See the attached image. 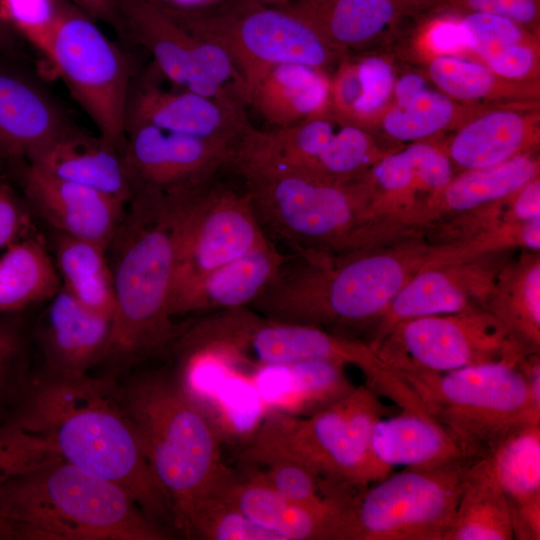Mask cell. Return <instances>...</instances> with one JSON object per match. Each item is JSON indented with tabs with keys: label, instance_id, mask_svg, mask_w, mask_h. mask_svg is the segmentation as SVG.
<instances>
[{
	"label": "cell",
	"instance_id": "obj_1",
	"mask_svg": "<svg viewBox=\"0 0 540 540\" xmlns=\"http://www.w3.org/2000/svg\"><path fill=\"white\" fill-rule=\"evenodd\" d=\"M7 423L45 441L62 460L121 487L152 522L174 527L113 378L42 371L29 377Z\"/></svg>",
	"mask_w": 540,
	"mask_h": 540
},
{
	"label": "cell",
	"instance_id": "obj_2",
	"mask_svg": "<svg viewBox=\"0 0 540 540\" xmlns=\"http://www.w3.org/2000/svg\"><path fill=\"white\" fill-rule=\"evenodd\" d=\"M190 197L133 192L108 244L115 311L101 362L114 369L166 354L175 339L170 302L178 227Z\"/></svg>",
	"mask_w": 540,
	"mask_h": 540
},
{
	"label": "cell",
	"instance_id": "obj_3",
	"mask_svg": "<svg viewBox=\"0 0 540 540\" xmlns=\"http://www.w3.org/2000/svg\"><path fill=\"white\" fill-rule=\"evenodd\" d=\"M432 253L430 243L413 235L385 248L289 254L249 308L270 320L325 330L371 327Z\"/></svg>",
	"mask_w": 540,
	"mask_h": 540
},
{
	"label": "cell",
	"instance_id": "obj_4",
	"mask_svg": "<svg viewBox=\"0 0 540 540\" xmlns=\"http://www.w3.org/2000/svg\"><path fill=\"white\" fill-rule=\"evenodd\" d=\"M118 485L60 457L0 483V540H164Z\"/></svg>",
	"mask_w": 540,
	"mask_h": 540
},
{
	"label": "cell",
	"instance_id": "obj_5",
	"mask_svg": "<svg viewBox=\"0 0 540 540\" xmlns=\"http://www.w3.org/2000/svg\"><path fill=\"white\" fill-rule=\"evenodd\" d=\"M128 415L152 473L185 533L197 507L229 468L222 439L208 416L165 371L141 373L121 385Z\"/></svg>",
	"mask_w": 540,
	"mask_h": 540
},
{
	"label": "cell",
	"instance_id": "obj_6",
	"mask_svg": "<svg viewBox=\"0 0 540 540\" xmlns=\"http://www.w3.org/2000/svg\"><path fill=\"white\" fill-rule=\"evenodd\" d=\"M266 237L291 254H339L359 249L364 199L356 184L335 183L255 160H234Z\"/></svg>",
	"mask_w": 540,
	"mask_h": 540
},
{
	"label": "cell",
	"instance_id": "obj_7",
	"mask_svg": "<svg viewBox=\"0 0 540 540\" xmlns=\"http://www.w3.org/2000/svg\"><path fill=\"white\" fill-rule=\"evenodd\" d=\"M386 410L380 395L364 384L310 416L267 411L240 458L256 466L293 462L331 492L354 494L367 487L371 436Z\"/></svg>",
	"mask_w": 540,
	"mask_h": 540
},
{
	"label": "cell",
	"instance_id": "obj_8",
	"mask_svg": "<svg viewBox=\"0 0 540 540\" xmlns=\"http://www.w3.org/2000/svg\"><path fill=\"white\" fill-rule=\"evenodd\" d=\"M158 3L191 33L227 53L242 79L245 104L254 86L275 66L303 64L328 72L347 56L279 6L254 0H229L201 9Z\"/></svg>",
	"mask_w": 540,
	"mask_h": 540
},
{
	"label": "cell",
	"instance_id": "obj_9",
	"mask_svg": "<svg viewBox=\"0 0 540 540\" xmlns=\"http://www.w3.org/2000/svg\"><path fill=\"white\" fill-rule=\"evenodd\" d=\"M522 359V358H521ZM424 375H400L425 412L466 451L486 457L511 431L540 423L520 360Z\"/></svg>",
	"mask_w": 540,
	"mask_h": 540
},
{
	"label": "cell",
	"instance_id": "obj_10",
	"mask_svg": "<svg viewBox=\"0 0 540 540\" xmlns=\"http://www.w3.org/2000/svg\"><path fill=\"white\" fill-rule=\"evenodd\" d=\"M407 467L354 494L339 540H444L476 460Z\"/></svg>",
	"mask_w": 540,
	"mask_h": 540
},
{
	"label": "cell",
	"instance_id": "obj_11",
	"mask_svg": "<svg viewBox=\"0 0 540 540\" xmlns=\"http://www.w3.org/2000/svg\"><path fill=\"white\" fill-rule=\"evenodd\" d=\"M47 60L108 143L122 148L126 102L135 75L131 59L96 21L61 0Z\"/></svg>",
	"mask_w": 540,
	"mask_h": 540
},
{
	"label": "cell",
	"instance_id": "obj_12",
	"mask_svg": "<svg viewBox=\"0 0 540 540\" xmlns=\"http://www.w3.org/2000/svg\"><path fill=\"white\" fill-rule=\"evenodd\" d=\"M370 346L399 375L444 373L528 354L486 309L404 320Z\"/></svg>",
	"mask_w": 540,
	"mask_h": 540
},
{
	"label": "cell",
	"instance_id": "obj_13",
	"mask_svg": "<svg viewBox=\"0 0 540 540\" xmlns=\"http://www.w3.org/2000/svg\"><path fill=\"white\" fill-rule=\"evenodd\" d=\"M455 175L442 144L409 143L376 161L358 180L364 198L363 248L416 230L428 205Z\"/></svg>",
	"mask_w": 540,
	"mask_h": 540
},
{
	"label": "cell",
	"instance_id": "obj_14",
	"mask_svg": "<svg viewBox=\"0 0 540 540\" xmlns=\"http://www.w3.org/2000/svg\"><path fill=\"white\" fill-rule=\"evenodd\" d=\"M124 35L149 52L174 86L215 99L242 101V79L226 52L191 33L156 0H116Z\"/></svg>",
	"mask_w": 540,
	"mask_h": 540
},
{
	"label": "cell",
	"instance_id": "obj_15",
	"mask_svg": "<svg viewBox=\"0 0 540 540\" xmlns=\"http://www.w3.org/2000/svg\"><path fill=\"white\" fill-rule=\"evenodd\" d=\"M267 239L244 189L234 190L214 180L184 206L172 296Z\"/></svg>",
	"mask_w": 540,
	"mask_h": 540
},
{
	"label": "cell",
	"instance_id": "obj_16",
	"mask_svg": "<svg viewBox=\"0 0 540 540\" xmlns=\"http://www.w3.org/2000/svg\"><path fill=\"white\" fill-rule=\"evenodd\" d=\"M247 348L256 364L321 360L356 366L377 394L402 410L426 414L411 387L367 342L315 326L270 320L257 313L247 333Z\"/></svg>",
	"mask_w": 540,
	"mask_h": 540
},
{
	"label": "cell",
	"instance_id": "obj_17",
	"mask_svg": "<svg viewBox=\"0 0 540 540\" xmlns=\"http://www.w3.org/2000/svg\"><path fill=\"white\" fill-rule=\"evenodd\" d=\"M234 146L149 125L125 131L122 153L132 194L157 192L186 197L202 190L228 167Z\"/></svg>",
	"mask_w": 540,
	"mask_h": 540
},
{
	"label": "cell",
	"instance_id": "obj_18",
	"mask_svg": "<svg viewBox=\"0 0 540 540\" xmlns=\"http://www.w3.org/2000/svg\"><path fill=\"white\" fill-rule=\"evenodd\" d=\"M511 251L429 264L402 287L371 328L369 345L397 323L419 317L486 309Z\"/></svg>",
	"mask_w": 540,
	"mask_h": 540
},
{
	"label": "cell",
	"instance_id": "obj_19",
	"mask_svg": "<svg viewBox=\"0 0 540 540\" xmlns=\"http://www.w3.org/2000/svg\"><path fill=\"white\" fill-rule=\"evenodd\" d=\"M243 104L210 98L180 87L163 88L150 72L135 74L125 111V131L149 125L158 129L213 139L235 146L251 124Z\"/></svg>",
	"mask_w": 540,
	"mask_h": 540
},
{
	"label": "cell",
	"instance_id": "obj_20",
	"mask_svg": "<svg viewBox=\"0 0 540 540\" xmlns=\"http://www.w3.org/2000/svg\"><path fill=\"white\" fill-rule=\"evenodd\" d=\"M73 126L42 83L0 53V159L20 170Z\"/></svg>",
	"mask_w": 540,
	"mask_h": 540
},
{
	"label": "cell",
	"instance_id": "obj_21",
	"mask_svg": "<svg viewBox=\"0 0 540 540\" xmlns=\"http://www.w3.org/2000/svg\"><path fill=\"white\" fill-rule=\"evenodd\" d=\"M19 175L30 204L55 231L107 249L126 204L33 164L22 167Z\"/></svg>",
	"mask_w": 540,
	"mask_h": 540
},
{
	"label": "cell",
	"instance_id": "obj_22",
	"mask_svg": "<svg viewBox=\"0 0 540 540\" xmlns=\"http://www.w3.org/2000/svg\"><path fill=\"white\" fill-rule=\"evenodd\" d=\"M539 101L485 106L453 130L442 144L454 167H487L536 151Z\"/></svg>",
	"mask_w": 540,
	"mask_h": 540
},
{
	"label": "cell",
	"instance_id": "obj_23",
	"mask_svg": "<svg viewBox=\"0 0 540 540\" xmlns=\"http://www.w3.org/2000/svg\"><path fill=\"white\" fill-rule=\"evenodd\" d=\"M37 325L44 372L75 377L100 363L112 320L82 305L65 289L49 300Z\"/></svg>",
	"mask_w": 540,
	"mask_h": 540
},
{
	"label": "cell",
	"instance_id": "obj_24",
	"mask_svg": "<svg viewBox=\"0 0 540 540\" xmlns=\"http://www.w3.org/2000/svg\"><path fill=\"white\" fill-rule=\"evenodd\" d=\"M213 492L280 540H339L347 503L329 509L303 505L254 473L241 478L230 469Z\"/></svg>",
	"mask_w": 540,
	"mask_h": 540
},
{
	"label": "cell",
	"instance_id": "obj_25",
	"mask_svg": "<svg viewBox=\"0 0 540 540\" xmlns=\"http://www.w3.org/2000/svg\"><path fill=\"white\" fill-rule=\"evenodd\" d=\"M288 258L267 239L175 293L171 316L249 307L269 286Z\"/></svg>",
	"mask_w": 540,
	"mask_h": 540
},
{
	"label": "cell",
	"instance_id": "obj_26",
	"mask_svg": "<svg viewBox=\"0 0 540 540\" xmlns=\"http://www.w3.org/2000/svg\"><path fill=\"white\" fill-rule=\"evenodd\" d=\"M468 456L429 415L402 410L397 416L380 418L374 425L366 485L384 479L397 466L430 467Z\"/></svg>",
	"mask_w": 540,
	"mask_h": 540
},
{
	"label": "cell",
	"instance_id": "obj_27",
	"mask_svg": "<svg viewBox=\"0 0 540 540\" xmlns=\"http://www.w3.org/2000/svg\"><path fill=\"white\" fill-rule=\"evenodd\" d=\"M279 7L345 55L384 40L414 11L400 0H287Z\"/></svg>",
	"mask_w": 540,
	"mask_h": 540
},
{
	"label": "cell",
	"instance_id": "obj_28",
	"mask_svg": "<svg viewBox=\"0 0 540 540\" xmlns=\"http://www.w3.org/2000/svg\"><path fill=\"white\" fill-rule=\"evenodd\" d=\"M253 383L267 411L310 416L349 394L345 365L321 360L256 364Z\"/></svg>",
	"mask_w": 540,
	"mask_h": 540
},
{
	"label": "cell",
	"instance_id": "obj_29",
	"mask_svg": "<svg viewBox=\"0 0 540 540\" xmlns=\"http://www.w3.org/2000/svg\"><path fill=\"white\" fill-rule=\"evenodd\" d=\"M28 164L60 179L98 190L126 205L132 197L122 148L111 145L99 134L92 135L76 126L58 137Z\"/></svg>",
	"mask_w": 540,
	"mask_h": 540
},
{
	"label": "cell",
	"instance_id": "obj_30",
	"mask_svg": "<svg viewBox=\"0 0 540 540\" xmlns=\"http://www.w3.org/2000/svg\"><path fill=\"white\" fill-rule=\"evenodd\" d=\"M509 504L515 539H540V423L520 426L486 456Z\"/></svg>",
	"mask_w": 540,
	"mask_h": 540
},
{
	"label": "cell",
	"instance_id": "obj_31",
	"mask_svg": "<svg viewBox=\"0 0 540 540\" xmlns=\"http://www.w3.org/2000/svg\"><path fill=\"white\" fill-rule=\"evenodd\" d=\"M330 89L327 71L303 64H281L254 86L247 104L273 128H281L328 114Z\"/></svg>",
	"mask_w": 540,
	"mask_h": 540
},
{
	"label": "cell",
	"instance_id": "obj_32",
	"mask_svg": "<svg viewBox=\"0 0 540 540\" xmlns=\"http://www.w3.org/2000/svg\"><path fill=\"white\" fill-rule=\"evenodd\" d=\"M540 160L536 151L505 162L462 170L428 205L418 228L432 227L449 218L504 199L539 177Z\"/></svg>",
	"mask_w": 540,
	"mask_h": 540
},
{
	"label": "cell",
	"instance_id": "obj_33",
	"mask_svg": "<svg viewBox=\"0 0 540 540\" xmlns=\"http://www.w3.org/2000/svg\"><path fill=\"white\" fill-rule=\"evenodd\" d=\"M396 79L384 56L345 57L331 76V110L345 122L372 130L393 101Z\"/></svg>",
	"mask_w": 540,
	"mask_h": 540
},
{
	"label": "cell",
	"instance_id": "obj_34",
	"mask_svg": "<svg viewBox=\"0 0 540 540\" xmlns=\"http://www.w3.org/2000/svg\"><path fill=\"white\" fill-rule=\"evenodd\" d=\"M528 354L540 351V255L524 250L503 268L487 304Z\"/></svg>",
	"mask_w": 540,
	"mask_h": 540
},
{
	"label": "cell",
	"instance_id": "obj_35",
	"mask_svg": "<svg viewBox=\"0 0 540 540\" xmlns=\"http://www.w3.org/2000/svg\"><path fill=\"white\" fill-rule=\"evenodd\" d=\"M425 63L427 79L439 91L462 104L490 106L539 101V81L502 78L475 59L439 56Z\"/></svg>",
	"mask_w": 540,
	"mask_h": 540
},
{
	"label": "cell",
	"instance_id": "obj_36",
	"mask_svg": "<svg viewBox=\"0 0 540 540\" xmlns=\"http://www.w3.org/2000/svg\"><path fill=\"white\" fill-rule=\"evenodd\" d=\"M514 539L508 500L487 457L475 461L467 476L454 521L444 540Z\"/></svg>",
	"mask_w": 540,
	"mask_h": 540
},
{
	"label": "cell",
	"instance_id": "obj_37",
	"mask_svg": "<svg viewBox=\"0 0 540 540\" xmlns=\"http://www.w3.org/2000/svg\"><path fill=\"white\" fill-rule=\"evenodd\" d=\"M106 248L55 231L54 253L62 288L92 311L113 319L114 286Z\"/></svg>",
	"mask_w": 540,
	"mask_h": 540
},
{
	"label": "cell",
	"instance_id": "obj_38",
	"mask_svg": "<svg viewBox=\"0 0 540 540\" xmlns=\"http://www.w3.org/2000/svg\"><path fill=\"white\" fill-rule=\"evenodd\" d=\"M483 107L462 104L428 86L411 97L392 101L376 128L392 141H424L453 131Z\"/></svg>",
	"mask_w": 540,
	"mask_h": 540
},
{
	"label": "cell",
	"instance_id": "obj_39",
	"mask_svg": "<svg viewBox=\"0 0 540 540\" xmlns=\"http://www.w3.org/2000/svg\"><path fill=\"white\" fill-rule=\"evenodd\" d=\"M61 287L57 268L38 239L28 238L7 246L0 259V312L50 300Z\"/></svg>",
	"mask_w": 540,
	"mask_h": 540
},
{
	"label": "cell",
	"instance_id": "obj_40",
	"mask_svg": "<svg viewBox=\"0 0 540 540\" xmlns=\"http://www.w3.org/2000/svg\"><path fill=\"white\" fill-rule=\"evenodd\" d=\"M432 246L433 254L430 264L515 248L539 252L540 220L504 222L464 240Z\"/></svg>",
	"mask_w": 540,
	"mask_h": 540
},
{
	"label": "cell",
	"instance_id": "obj_41",
	"mask_svg": "<svg viewBox=\"0 0 540 540\" xmlns=\"http://www.w3.org/2000/svg\"><path fill=\"white\" fill-rule=\"evenodd\" d=\"M185 534L206 540H280L214 492L197 507Z\"/></svg>",
	"mask_w": 540,
	"mask_h": 540
},
{
	"label": "cell",
	"instance_id": "obj_42",
	"mask_svg": "<svg viewBox=\"0 0 540 540\" xmlns=\"http://www.w3.org/2000/svg\"><path fill=\"white\" fill-rule=\"evenodd\" d=\"M262 467L254 474L294 502L329 509L345 505L352 497L332 493L317 476L296 463L277 460Z\"/></svg>",
	"mask_w": 540,
	"mask_h": 540
},
{
	"label": "cell",
	"instance_id": "obj_43",
	"mask_svg": "<svg viewBox=\"0 0 540 540\" xmlns=\"http://www.w3.org/2000/svg\"><path fill=\"white\" fill-rule=\"evenodd\" d=\"M61 0H0V20L47 58Z\"/></svg>",
	"mask_w": 540,
	"mask_h": 540
},
{
	"label": "cell",
	"instance_id": "obj_44",
	"mask_svg": "<svg viewBox=\"0 0 540 540\" xmlns=\"http://www.w3.org/2000/svg\"><path fill=\"white\" fill-rule=\"evenodd\" d=\"M471 59L501 45L540 35L500 16L484 13L457 14Z\"/></svg>",
	"mask_w": 540,
	"mask_h": 540
},
{
	"label": "cell",
	"instance_id": "obj_45",
	"mask_svg": "<svg viewBox=\"0 0 540 540\" xmlns=\"http://www.w3.org/2000/svg\"><path fill=\"white\" fill-rule=\"evenodd\" d=\"M441 12L416 30L411 43L412 53L423 62L439 56L470 58L458 15Z\"/></svg>",
	"mask_w": 540,
	"mask_h": 540
},
{
	"label": "cell",
	"instance_id": "obj_46",
	"mask_svg": "<svg viewBox=\"0 0 540 540\" xmlns=\"http://www.w3.org/2000/svg\"><path fill=\"white\" fill-rule=\"evenodd\" d=\"M56 457L42 439L7 422L0 424V483Z\"/></svg>",
	"mask_w": 540,
	"mask_h": 540
},
{
	"label": "cell",
	"instance_id": "obj_47",
	"mask_svg": "<svg viewBox=\"0 0 540 540\" xmlns=\"http://www.w3.org/2000/svg\"><path fill=\"white\" fill-rule=\"evenodd\" d=\"M475 60L508 80L539 81L540 37L501 45L483 53Z\"/></svg>",
	"mask_w": 540,
	"mask_h": 540
},
{
	"label": "cell",
	"instance_id": "obj_48",
	"mask_svg": "<svg viewBox=\"0 0 540 540\" xmlns=\"http://www.w3.org/2000/svg\"><path fill=\"white\" fill-rule=\"evenodd\" d=\"M29 377L18 337L0 326V424L9 419Z\"/></svg>",
	"mask_w": 540,
	"mask_h": 540
},
{
	"label": "cell",
	"instance_id": "obj_49",
	"mask_svg": "<svg viewBox=\"0 0 540 540\" xmlns=\"http://www.w3.org/2000/svg\"><path fill=\"white\" fill-rule=\"evenodd\" d=\"M436 8L454 14L500 16L540 35V0H442Z\"/></svg>",
	"mask_w": 540,
	"mask_h": 540
},
{
	"label": "cell",
	"instance_id": "obj_50",
	"mask_svg": "<svg viewBox=\"0 0 540 540\" xmlns=\"http://www.w3.org/2000/svg\"><path fill=\"white\" fill-rule=\"evenodd\" d=\"M24 224L25 216L15 195L0 181V247L15 242Z\"/></svg>",
	"mask_w": 540,
	"mask_h": 540
},
{
	"label": "cell",
	"instance_id": "obj_51",
	"mask_svg": "<svg viewBox=\"0 0 540 540\" xmlns=\"http://www.w3.org/2000/svg\"><path fill=\"white\" fill-rule=\"evenodd\" d=\"M95 21L109 24L118 33L124 34L122 20L116 0H70Z\"/></svg>",
	"mask_w": 540,
	"mask_h": 540
},
{
	"label": "cell",
	"instance_id": "obj_52",
	"mask_svg": "<svg viewBox=\"0 0 540 540\" xmlns=\"http://www.w3.org/2000/svg\"><path fill=\"white\" fill-rule=\"evenodd\" d=\"M0 53L21 60L23 51L19 37L0 20Z\"/></svg>",
	"mask_w": 540,
	"mask_h": 540
},
{
	"label": "cell",
	"instance_id": "obj_53",
	"mask_svg": "<svg viewBox=\"0 0 540 540\" xmlns=\"http://www.w3.org/2000/svg\"><path fill=\"white\" fill-rule=\"evenodd\" d=\"M158 2L164 3L177 8L183 9H201L205 8L207 4L211 3L214 0H156Z\"/></svg>",
	"mask_w": 540,
	"mask_h": 540
},
{
	"label": "cell",
	"instance_id": "obj_54",
	"mask_svg": "<svg viewBox=\"0 0 540 540\" xmlns=\"http://www.w3.org/2000/svg\"><path fill=\"white\" fill-rule=\"evenodd\" d=\"M412 9H421L431 6H437L442 0H400Z\"/></svg>",
	"mask_w": 540,
	"mask_h": 540
},
{
	"label": "cell",
	"instance_id": "obj_55",
	"mask_svg": "<svg viewBox=\"0 0 540 540\" xmlns=\"http://www.w3.org/2000/svg\"><path fill=\"white\" fill-rule=\"evenodd\" d=\"M263 4H268L272 6H280L284 4L287 0H254Z\"/></svg>",
	"mask_w": 540,
	"mask_h": 540
}]
</instances>
